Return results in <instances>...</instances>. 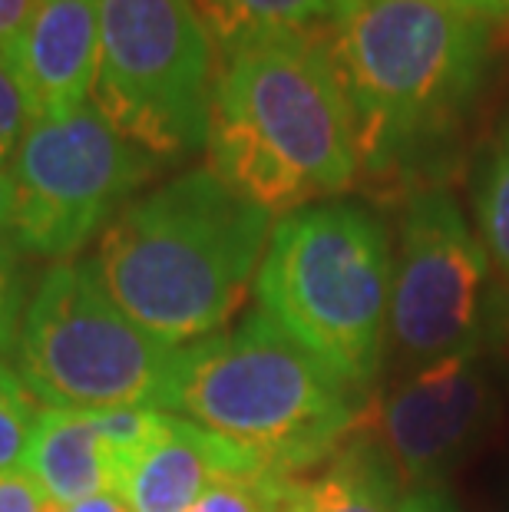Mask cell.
Listing matches in <instances>:
<instances>
[{
    "label": "cell",
    "instance_id": "cell-1",
    "mask_svg": "<svg viewBox=\"0 0 509 512\" xmlns=\"http://www.w3.org/2000/svg\"><path fill=\"white\" fill-rule=\"evenodd\" d=\"M205 149L215 176L268 215L348 189L361 149L318 27L225 50Z\"/></svg>",
    "mask_w": 509,
    "mask_h": 512
},
{
    "label": "cell",
    "instance_id": "cell-2",
    "mask_svg": "<svg viewBox=\"0 0 509 512\" xmlns=\"http://www.w3.org/2000/svg\"><path fill=\"white\" fill-rule=\"evenodd\" d=\"M272 215L212 169L139 195L100 235L93 265L139 328L186 347L232 318L258 275Z\"/></svg>",
    "mask_w": 509,
    "mask_h": 512
},
{
    "label": "cell",
    "instance_id": "cell-3",
    "mask_svg": "<svg viewBox=\"0 0 509 512\" xmlns=\"http://www.w3.org/2000/svg\"><path fill=\"white\" fill-rule=\"evenodd\" d=\"M318 30L374 172L457 129L490 73V24L427 0H331Z\"/></svg>",
    "mask_w": 509,
    "mask_h": 512
},
{
    "label": "cell",
    "instance_id": "cell-4",
    "mask_svg": "<svg viewBox=\"0 0 509 512\" xmlns=\"http://www.w3.org/2000/svg\"><path fill=\"white\" fill-rule=\"evenodd\" d=\"M166 413L265 453L295 476L334 456L361 423L357 387L288 337L265 311L179 351Z\"/></svg>",
    "mask_w": 509,
    "mask_h": 512
},
{
    "label": "cell",
    "instance_id": "cell-5",
    "mask_svg": "<svg viewBox=\"0 0 509 512\" xmlns=\"http://www.w3.org/2000/svg\"><path fill=\"white\" fill-rule=\"evenodd\" d=\"M391 291L387 228L351 202L281 215L255 275L258 311L354 387L381 367Z\"/></svg>",
    "mask_w": 509,
    "mask_h": 512
},
{
    "label": "cell",
    "instance_id": "cell-6",
    "mask_svg": "<svg viewBox=\"0 0 509 512\" xmlns=\"http://www.w3.org/2000/svg\"><path fill=\"white\" fill-rule=\"evenodd\" d=\"M179 351L119 308L90 258L60 261L43 275L27 304L14 367L47 410H162Z\"/></svg>",
    "mask_w": 509,
    "mask_h": 512
},
{
    "label": "cell",
    "instance_id": "cell-7",
    "mask_svg": "<svg viewBox=\"0 0 509 512\" xmlns=\"http://www.w3.org/2000/svg\"><path fill=\"white\" fill-rule=\"evenodd\" d=\"M212 34L192 0H100L93 103L156 159L205 149L215 100Z\"/></svg>",
    "mask_w": 509,
    "mask_h": 512
},
{
    "label": "cell",
    "instance_id": "cell-8",
    "mask_svg": "<svg viewBox=\"0 0 509 512\" xmlns=\"http://www.w3.org/2000/svg\"><path fill=\"white\" fill-rule=\"evenodd\" d=\"M156 166L159 159L119 136L93 100L63 119H37L10 166L17 179L10 238L20 255L73 258Z\"/></svg>",
    "mask_w": 509,
    "mask_h": 512
},
{
    "label": "cell",
    "instance_id": "cell-9",
    "mask_svg": "<svg viewBox=\"0 0 509 512\" xmlns=\"http://www.w3.org/2000/svg\"><path fill=\"white\" fill-rule=\"evenodd\" d=\"M490 255L443 189L410 195L400 222L391 337L417 367L473 354L483 328Z\"/></svg>",
    "mask_w": 509,
    "mask_h": 512
},
{
    "label": "cell",
    "instance_id": "cell-10",
    "mask_svg": "<svg viewBox=\"0 0 509 512\" xmlns=\"http://www.w3.org/2000/svg\"><path fill=\"white\" fill-rule=\"evenodd\" d=\"M490 410V384L473 354L427 364L381 403V446L410 483L430 486L480 433Z\"/></svg>",
    "mask_w": 509,
    "mask_h": 512
},
{
    "label": "cell",
    "instance_id": "cell-11",
    "mask_svg": "<svg viewBox=\"0 0 509 512\" xmlns=\"http://www.w3.org/2000/svg\"><path fill=\"white\" fill-rule=\"evenodd\" d=\"M14 63L37 119H63L93 100L100 63V0H37Z\"/></svg>",
    "mask_w": 509,
    "mask_h": 512
},
{
    "label": "cell",
    "instance_id": "cell-12",
    "mask_svg": "<svg viewBox=\"0 0 509 512\" xmlns=\"http://www.w3.org/2000/svg\"><path fill=\"white\" fill-rule=\"evenodd\" d=\"M272 470L265 453L169 413L166 433L129 466L119 486L133 512H189L219 479Z\"/></svg>",
    "mask_w": 509,
    "mask_h": 512
},
{
    "label": "cell",
    "instance_id": "cell-13",
    "mask_svg": "<svg viewBox=\"0 0 509 512\" xmlns=\"http://www.w3.org/2000/svg\"><path fill=\"white\" fill-rule=\"evenodd\" d=\"M27 473L37 479L43 496L60 506L80 499L116 493V463L106 446L93 413L77 410H43L30 437Z\"/></svg>",
    "mask_w": 509,
    "mask_h": 512
},
{
    "label": "cell",
    "instance_id": "cell-14",
    "mask_svg": "<svg viewBox=\"0 0 509 512\" xmlns=\"http://www.w3.org/2000/svg\"><path fill=\"white\" fill-rule=\"evenodd\" d=\"M400 499L397 470L367 443L341 446L318 479L272 476V512H397Z\"/></svg>",
    "mask_w": 509,
    "mask_h": 512
},
{
    "label": "cell",
    "instance_id": "cell-15",
    "mask_svg": "<svg viewBox=\"0 0 509 512\" xmlns=\"http://www.w3.org/2000/svg\"><path fill=\"white\" fill-rule=\"evenodd\" d=\"M192 4L222 50L252 37L318 27L331 10V0H192Z\"/></svg>",
    "mask_w": 509,
    "mask_h": 512
},
{
    "label": "cell",
    "instance_id": "cell-16",
    "mask_svg": "<svg viewBox=\"0 0 509 512\" xmlns=\"http://www.w3.org/2000/svg\"><path fill=\"white\" fill-rule=\"evenodd\" d=\"M476 232L500 278L509 281V126L486 156L476 185Z\"/></svg>",
    "mask_w": 509,
    "mask_h": 512
},
{
    "label": "cell",
    "instance_id": "cell-17",
    "mask_svg": "<svg viewBox=\"0 0 509 512\" xmlns=\"http://www.w3.org/2000/svg\"><path fill=\"white\" fill-rule=\"evenodd\" d=\"M37 397L20 380L17 367L0 364V473H10L24 463L30 437H34Z\"/></svg>",
    "mask_w": 509,
    "mask_h": 512
},
{
    "label": "cell",
    "instance_id": "cell-18",
    "mask_svg": "<svg viewBox=\"0 0 509 512\" xmlns=\"http://www.w3.org/2000/svg\"><path fill=\"white\" fill-rule=\"evenodd\" d=\"M27 288L20 275V248L10 235H0V364L17 354L20 328H24L27 314Z\"/></svg>",
    "mask_w": 509,
    "mask_h": 512
},
{
    "label": "cell",
    "instance_id": "cell-19",
    "mask_svg": "<svg viewBox=\"0 0 509 512\" xmlns=\"http://www.w3.org/2000/svg\"><path fill=\"white\" fill-rule=\"evenodd\" d=\"M10 47H0V162H10L17 156L27 129L34 126V113H30L27 90L20 83L14 50Z\"/></svg>",
    "mask_w": 509,
    "mask_h": 512
},
{
    "label": "cell",
    "instance_id": "cell-20",
    "mask_svg": "<svg viewBox=\"0 0 509 512\" xmlns=\"http://www.w3.org/2000/svg\"><path fill=\"white\" fill-rule=\"evenodd\" d=\"M272 476L275 470L242 479H219L205 489L189 512H272Z\"/></svg>",
    "mask_w": 509,
    "mask_h": 512
},
{
    "label": "cell",
    "instance_id": "cell-21",
    "mask_svg": "<svg viewBox=\"0 0 509 512\" xmlns=\"http://www.w3.org/2000/svg\"><path fill=\"white\" fill-rule=\"evenodd\" d=\"M47 496L27 470L0 473V512H43Z\"/></svg>",
    "mask_w": 509,
    "mask_h": 512
},
{
    "label": "cell",
    "instance_id": "cell-22",
    "mask_svg": "<svg viewBox=\"0 0 509 512\" xmlns=\"http://www.w3.org/2000/svg\"><path fill=\"white\" fill-rule=\"evenodd\" d=\"M34 7H37V0H0V47L17 43L30 14H34Z\"/></svg>",
    "mask_w": 509,
    "mask_h": 512
},
{
    "label": "cell",
    "instance_id": "cell-23",
    "mask_svg": "<svg viewBox=\"0 0 509 512\" xmlns=\"http://www.w3.org/2000/svg\"><path fill=\"white\" fill-rule=\"evenodd\" d=\"M427 4H440V7L460 10V14H473L486 20V24L509 20V0H427Z\"/></svg>",
    "mask_w": 509,
    "mask_h": 512
},
{
    "label": "cell",
    "instance_id": "cell-24",
    "mask_svg": "<svg viewBox=\"0 0 509 512\" xmlns=\"http://www.w3.org/2000/svg\"><path fill=\"white\" fill-rule=\"evenodd\" d=\"M397 512H453V503L447 499L443 489L417 486L414 493H407L404 499H400Z\"/></svg>",
    "mask_w": 509,
    "mask_h": 512
},
{
    "label": "cell",
    "instance_id": "cell-25",
    "mask_svg": "<svg viewBox=\"0 0 509 512\" xmlns=\"http://www.w3.org/2000/svg\"><path fill=\"white\" fill-rule=\"evenodd\" d=\"M43 512H133L129 503L119 493H100V496H90V499H80V503L73 506H60L47 499V509Z\"/></svg>",
    "mask_w": 509,
    "mask_h": 512
},
{
    "label": "cell",
    "instance_id": "cell-26",
    "mask_svg": "<svg viewBox=\"0 0 509 512\" xmlns=\"http://www.w3.org/2000/svg\"><path fill=\"white\" fill-rule=\"evenodd\" d=\"M14 209H17V179L10 162H0V235H10Z\"/></svg>",
    "mask_w": 509,
    "mask_h": 512
},
{
    "label": "cell",
    "instance_id": "cell-27",
    "mask_svg": "<svg viewBox=\"0 0 509 512\" xmlns=\"http://www.w3.org/2000/svg\"><path fill=\"white\" fill-rule=\"evenodd\" d=\"M490 328L493 337L500 341V347L509 354V281H503L500 288L493 294V304H490Z\"/></svg>",
    "mask_w": 509,
    "mask_h": 512
}]
</instances>
